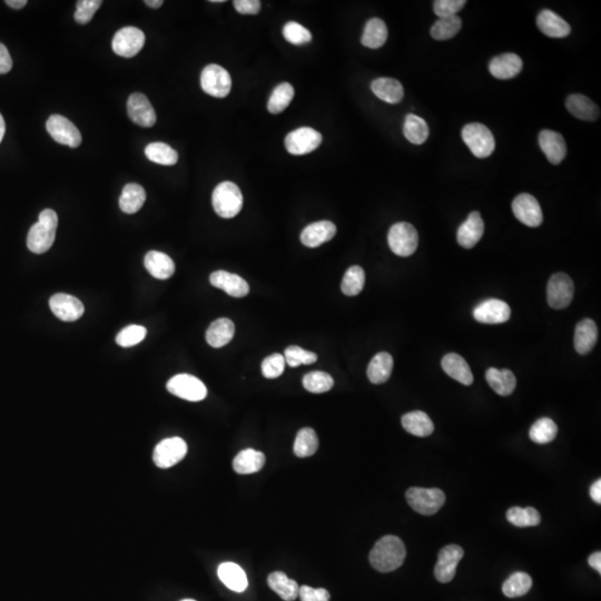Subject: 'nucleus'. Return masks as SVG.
Returning <instances> with one entry per match:
<instances>
[{
  "label": "nucleus",
  "instance_id": "obj_1",
  "mask_svg": "<svg viewBox=\"0 0 601 601\" xmlns=\"http://www.w3.org/2000/svg\"><path fill=\"white\" fill-rule=\"evenodd\" d=\"M407 549L397 536H384L375 543L370 552V564L380 572H391L405 562Z\"/></svg>",
  "mask_w": 601,
  "mask_h": 601
},
{
  "label": "nucleus",
  "instance_id": "obj_2",
  "mask_svg": "<svg viewBox=\"0 0 601 601\" xmlns=\"http://www.w3.org/2000/svg\"><path fill=\"white\" fill-rule=\"evenodd\" d=\"M58 216L55 210L47 208L39 214L37 223L30 227L27 236V246L30 252L43 254L53 246L56 239Z\"/></svg>",
  "mask_w": 601,
  "mask_h": 601
},
{
  "label": "nucleus",
  "instance_id": "obj_3",
  "mask_svg": "<svg viewBox=\"0 0 601 601\" xmlns=\"http://www.w3.org/2000/svg\"><path fill=\"white\" fill-rule=\"evenodd\" d=\"M212 204L218 216L233 218L243 208V195L240 187L233 182L218 184L212 195Z\"/></svg>",
  "mask_w": 601,
  "mask_h": 601
},
{
  "label": "nucleus",
  "instance_id": "obj_4",
  "mask_svg": "<svg viewBox=\"0 0 601 601\" xmlns=\"http://www.w3.org/2000/svg\"><path fill=\"white\" fill-rule=\"evenodd\" d=\"M462 139L471 153L478 158H486L493 154L495 148L493 134L487 126L480 122H471L462 129Z\"/></svg>",
  "mask_w": 601,
  "mask_h": 601
},
{
  "label": "nucleus",
  "instance_id": "obj_5",
  "mask_svg": "<svg viewBox=\"0 0 601 601\" xmlns=\"http://www.w3.org/2000/svg\"><path fill=\"white\" fill-rule=\"evenodd\" d=\"M405 497L410 507L423 516L436 514L445 502V493L438 488H410Z\"/></svg>",
  "mask_w": 601,
  "mask_h": 601
},
{
  "label": "nucleus",
  "instance_id": "obj_6",
  "mask_svg": "<svg viewBox=\"0 0 601 601\" xmlns=\"http://www.w3.org/2000/svg\"><path fill=\"white\" fill-rule=\"evenodd\" d=\"M388 242L396 255L407 258L418 248V232L412 224L405 222L394 224L388 231Z\"/></svg>",
  "mask_w": 601,
  "mask_h": 601
},
{
  "label": "nucleus",
  "instance_id": "obj_7",
  "mask_svg": "<svg viewBox=\"0 0 601 601\" xmlns=\"http://www.w3.org/2000/svg\"><path fill=\"white\" fill-rule=\"evenodd\" d=\"M201 87L205 93L216 99H224L232 89L229 72L220 65H208L201 74Z\"/></svg>",
  "mask_w": 601,
  "mask_h": 601
},
{
  "label": "nucleus",
  "instance_id": "obj_8",
  "mask_svg": "<svg viewBox=\"0 0 601 601\" xmlns=\"http://www.w3.org/2000/svg\"><path fill=\"white\" fill-rule=\"evenodd\" d=\"M168 392L176 397L191 402L202 401L208 396V388L194 375L177 374L166 384Z\"/></svg>",
  "mask_w": 601,
  "mask_h": 601
},
{
  "label": "nucleus",
  "instance_id": "obj_9",
  "mask_svg": "<svg viewBox=\"0 0 601 601\" xmlns=\"http://www.w3.org/2000/svg\"><path fill=\"white\" fill-rule=\"evenodd\" d=\"M575 294V285L566 273H556L549 279L547 285V300L550 308L556 310L566 309L569 306Z\"/></svg>",
  "mask_w": 601,
  "mask_h": 601
},
{
  "label": "nucleus",
  "instance_id": "obj_10",
  "mask_svg": "<svg viewBox=\"0 0 601 601\" xmlns=\"http://www.w3.org/2000/svg\"><path fill=\"white\" fill-rule=\"evenodd\" d=\"M186 453V442L179 436H174L163 440L155 447L153 461L158 468H172L181 462Z\"/></svg>",
  "mask_w": 601,
  "mask_h": 601
},
{
  "label": "nucleus",
  "instance_id": "obj_11",
  "mask_svg": "<svg viewBox=\"0 0 601 601\" xmlns=\"http://www.w3.org/2000/svg\"><path fill=\"white\" fill-rule=\"evenodd\" d=\"M145 34L136 27H125L118 30L113 38V51L125 58L136 56L144 47Z\"/></svg>",
  "mask_w": 601,
  "mask_h": 601
},
{
  "label": "nucleus",
  "instance_id": "obj_12",
  "mask_svg": "<svg viewBox=\"0 0 601 601\" xmlns=\"http://www.w3.org/2000/svg\"><path fill=\"white\" fill-rule=\"evenodd\" d=\"M321 133L311 127H300L285 137V148L290 154L300 156L313 152L322 143Z\"/></svg>",
  "mask_w": 601,
  "mask_h": 601
},
{
  "label": "nucleus",
  "instance_id": "obj_13",
  "mask_svg": "<svg viewBox=\"0 0 601 601\" xmlns=\"http://www.w3.org/2000/svg\"><path fill=\"white\" fill-rule=\"evenodd\" d=\"M46 128L53 141L61 145L76 148L82 144V134L78 128L61 115H51L46 122Z\"/></svg>",
  "mask_w": 601,
  "mask_h": 601
},
{
  "label": "nucleus",
  "instance_id": "obj_14",
  "mask_svg": "<svg viewBox=\"0 0 601 601\" xmlns=\"http://www.w3.org/2000/svg\"><path fill=\"white\" fill-rule=\"evenodd\" d=\"M512 210L517 220L529 227H540L543 221V210L536 197L527 193L518 195L512 202Z\"/></svg>",
  "mask_w": 601,
  "mask_h": 601
},
{
  "label": "nucleus",
  "instance_id": "obj_15",
  "mask_svg": "<svg viewBox=\"0 0 601 601\" xmlns=\"http://www.w3.org/2000/svg\"><path fill=\"white\" fill-rule=\"evenodd\" d=\"M464 551L460 545H449L440 551L434 568V576L436 580L442 583H450L455 578L457 564L463 558Z\"/></svg>",
  "mask_w": 601,
  "mask_h": 601
},
{
  "label": "nucleus",
  "instance_id": "obj_16",
  "mask_svg": "<svg viewBox=\"0 0 601 601\" xmlns=\"http://www.w3.org/2000/svg\"><path fill=\"white\" fill-rule=\"evenodd\" d=\"M510 315V306L497 298L483 300L474 310V319L484 324H501L509 321Z\"/></svg>",
  "mask_w": 601,
  "mask_h": 601
},
{
  "label": "nucleus",
  "instance_id": "obj_17",
  "mask_svg": "<svg viewBox=\"0 0 601 601\" xmlns=\"http://www.w3.org/2000/svg\"><path fill=\"white\" fill-rule=\"evenodd\" d=\"M128 118L141 127H153L156 122L157 116L154 107L144 94H132L127 101Z\"/></svg>",
  "mask_w": 601,
  "mask_h": 601
},
{
  "label": "nucleus",
  "instance_id": "obj_18",
  "mask_svg": "<svg viewBox=\"0 0 601 601\" xmlns=\"http://www.w3.org/2000/svg\"><path fill=\"white\" fill-rule=\"evenodd\" d=\"M49 306L51 312L65 322H74L80 319L85 312L83 303L77 298L65 293H57L51 296Z\"/></svg>",
  "mask_w": 601,
  "mask_h": 601
},
{
  "label": "nucleus",
  "instance_id": "obj_19",
  "mask_svg": "<svg viewBox=\"0 0 601 601\" xmlns=\"http://www.w3.org/2000/svg\"><path fill=\"white\" fill-rule=\"evenodd\" d=\"M210 284L225 291L232 298H244L250 293V286L240 275L227 271H216L210 277Z\"/></svg>",
  "mask_w": 601,
  "mask_h": 601
},
{
  "label": "nucleus",
  "instance_id": "obj_20",
  "mask_svg": "<svg viewBox=\"0 0 601 601\" xmlns=\"http://www.w3.org/2000/svg\"><path fill=\"white\" fill-rule=\"evenodd\" d=\"M336 227L330 221L310 224L300 233V242L306 248H319L336 236Z\"/></svg>",
  "mask_w": 601,
  "mask_h": 601
},
{
  "label": "nucleus",
  "instance_id": "obj_21",
  "mask_svg": "<svg viewBox=\"0 0 601 601\" xmlns=\"http://www.w3.org/2000/svg\"><path fill=\"white\" fill-rule=\"evenodd\" d=\"M483 233L484 223L481 215L479 212H472L457 229V243L464 248H474L481 240Z\"/></svg>",
  "mask_w": 601,
  "mask_h": 601
},
{
  "label": "nucleus",
  "instance_id": "obj_22",
  "mask_svg": "<svg viewBox=\"0 0 601 601\" xmlns=\"http://www.w3.org/2000/svg\"><path fill=\"white\" fill-rule=\"evenodd\" d=\"M539 145L549 162L553 165H558L564 160L567 155V145L562 134L550 129H543L539 134Z\"/></svg>",
  "mask_w": 601,
  "mask_h": 601
},
{
  "label": "nucleus",
  "instance_id": "obj_23",
  "mask_svg": "<svg viewBox=\"0 0 601 601\" xmlns=\"http://www.w3.org/2000/svg\"><path fill=\"white\" fill-rule=\"evenodd\" d=\"M522 66L524 63L516 53H502L490 61L489 72L498 80H511L520 74Z\"/></svg>",
  "mask_w": 601,
  "mask_h": 601
},
{
  "label": "nucleus",
  "instance_id": "obj_24",
  "mask_svg": "<svg viewBox=\"0 0 601 601\" xmlns=\"http://www.w3.org/2000/svg\"><path fill=\"white\" fill-rule=\"evenodd\" d=\"M537 26L543 34L551 38H564L570 35L571 27L553 11H541L537 17Z\"/></svg>",
  "mask_w": 601,
  "mask_h": 601
},
{
  "label": "nucleus",
  "instance_id": "obj_25",
  "mask_svg": "<svg viewBox=\"0 0 601 601\" xmlns=\"http://www.w3.org/2000/svg\"><path fill=\"white\" fill-rule=\"evenodd\" d=\"M442 369L449 377L460 382L463 386L474 384V374L466 360L457 353H449L443 357L441 362Z\"/></svg>",
  "mask_w": 601,
  "mask_h": 601
},
{
  "label": "nucleus",
  "instance_id": "obj_26",
  "mask_svg": "<svg viewBox=\"0 0 601 601\" xmlns=\"http://www.w3.org/2000/svg\"><path fill=\"white\" fill-rule=\"evenodd\" d=\"M566 107L570 114L581 120L595 122L600 116V109L590 99L581 94H572L566 101Z\"/></svg>",
  "mask_w": 601,
  "mask_h": 601
},
{
  "label": "nucleus",
  "instance_id": "obj_27",
  "mask_svg": "<svg viewBox=\"0 0 601 601\" xmlns=\"http://www.w3.org/2000/svg\"><path fill=\"white\" fill-rule=\"evenodd\" d=\"M371 89L375 96L388 104H398L405 96V89L399 80L394 78L381 77L373 80Z\"/></svg>",
  "mask_w": 601,
  "mask_h": 601
},
{
  "label": "nucleus",
  "instance_id": "obj_28",
  "mask_svg": "<svg viewBox=\"0 0 601 601\" xmlns=\"http://www.w3.org/2000/svg\"><path fill=\"white\" fill-rule=\"evenodd\" d=\"M144 264L155 279H167L175 273V264L165 253L151 251L145 256Z\"/></svg>",
  "mask_w": 601,
  "mask_h": 601
},
{
  "label": "nucleus",
  "instance_id": "obj_29",
  "mask_svg": "<svg viewBox=\"0 0 601 601\" xmlns=\"http://www.w3.org/2000/svg\"><path fill=\"white\" fill-rule=\"evenodd\" d=\"M598 340V329L593 320L585 319L578 323L575 331V349L581 355L590 353Z\"/></svg>",
  "mask_w": 601,
  "mask_h": 601
},
{
  "label": "nucleus",
  "instance_id": "obj_30",
  "mask_svg": "<svg viewBox=\"0 0 601 601\" xmlns=\"http://www.w3.org/2000/svg\"><path fill=\"white\" fill-rule=\"evenodd\" d=\"M218 577L227 588L236 593H243L248 588V580L244 570L234 562H224L220 564Z\"/></svg>",
  "mask_w": 601,
  "mask_h": 601
},
{
  "label": "nucleus",
  "instance_id": "obj_31",
  "mask_svg": "<svg viewBox=\"0 0 601 601\" xmlns=\"http://www.w3.org/2000/svg\"><path fill=\"white\" fill-rule=\"evenodd\" d=\"M235 334L233 321L227 317L216 320L206 331V341L213 348H222L231 342Z\"/></svg>",
  "mask_w": 601,
  "mask_h": 601
},
{
  "label": "nucleus",
  "instance_id": "obj_32",
  "mask_svg": "<svg viewBox=\"0 0 601 601\" xmlns=\"http://www.w3.org/2000/svg\"><path fill=\"white\" fill-rule=\"evenodd\" d=\"M486 380L490 388L501 397H508L517 386V379L514 372L510 370H498L495 367H490L486 373Z\"/></svg>",
  "mask_w": 601,
  "mask_h": 601
},
{
  "label": "nucleus",
  "instance_id": "obj_33",
  "mask_svg": "<svg viewBox=\"0 0 601 601\" xmlns=\"http://www.w3.org/2000/svg\"><path fill=\"white\" fill-rule=\"evenodd\" d=\"M393 370V358L388 352L377 354L367 367V378L373 384H386Z\"/></svg>",
  "mask_w": 601,
  "mask_h": 601
},
{
  "label": "nucleus",
  "instance_id": "obj_34",
  "mask_svg": "<svg viewBox=\"0 0 601 601\" xmlns=\"http://www.w3.org/2000/svg\"><path fill=\"white\" fill-rule=\"evenodd\" d=\"M402 426L405 431L415 436H431L434 431V424L426 413L422 411H413L402 417Z\"/></svg>",
  "mask_w": 601,
  "mask_h": 601
},
{
  "label": "nucleus",
  "instance_id": "obj_35",
  "mask_svg": "<svg viewBox=\"0 0 601 601\" xmlns=\"http://www.w3.org/2000/svg\"><path fill=\"white\" fill-rule=\"evenodd\" d=\"M265 464V455L254 449L241 451L233 461V469L239 474H255Z\"/></svg>",
  "mask_w": 601,
  "mask_h": 601
},
{
  "label": "nucleus",
  "instance_id": "obj_36",
  "mask_svg": "<svg viewBox=\"0 0 601 601\" xmlns=\"http://www.w3.org/2000/svg\"><path fill=\"white\" fill-rule=\"evenodd\" d=\"M146 201V192L139 184L129 183L122 189L120 197V210L126 214H135L143 208Z\"/></svg>",
  "mask_w": 601,
  "mask_h": 601
},
{
  "label": "nucleus",
  "instance_id": "obj_37",
  "mask_svg": "<svg viewBox=\"0 0 601 601\" xmlns=\"http://www.w3.org/2000/svg\"><path fill=\"white\" fill-rule=\"evenodd\" d=\"M270 588L277 593L283 600L294 601L298 597L300 586L296 580L290 579L283 571L272 572L267 578Z\"/></svg>",
  "mask_w": 601,
  "mask_h": 601
},
{
  "label": "nucleus",
  "instance_id": "obj_38",
  "mask_svg": "<svg viewBox=\"0 0 601 601\" xmlns=\"http://www.w3.org/2000/svg\"><path fill=\"white\" fill-rule=\"evenodd\" d=\"M388 39V27L380 18H372L365 25L362 35V45L367 49H378L386 44Z\"/></svg>",
  "mask_w": 601,
  "mask_h": 601
},
{
  "label": "nucleus",
  "instance_id": "obj_39",
  "mask_svg": "<svg viewBox=\"0 0 601 601\" xmlns=\"http://www.w3.org/2000/svg\"><path fill=\"white\" fill-rule=\"evenodd\" d=\"M403 134L410 143L421 145L428 139L430 132H429V126L426 120L419 118L417 115L409 114L405 118Z\"/></svg>",
  "mask_w": 601,
  "mask_h": 601
},
{
  "label": "nucleus",
  "instance_id": "obj_40",
  "mask_svg": "<svg viewBox=\"0 0 601 601\" xmlns=\"http://www.w3.org/2000/svg\"><path fill=\"white\" fill-rule=\"evenodd\" d=\"M145 155L151 162L156 163L160 165H175L179 160V154L175 149L160 141H155L147 145L145 148Z\"/></svg>",
  "mask_w": 601,
  "mask_h": 601
},
{
  "label": "nucleus",
  "instance_id": "obj_41",
  "mask_svg": "<svg viewBox=\"0 0 601 601\" xmlns=\"http://www.w3.org/2000/svg\"><path fill=\"white\" fill-rule=\"evenodd\" d=\"M294 99V88L291 84L282 83L275 87L267 103V109L271 114H279L288 108Z\"/></svg>",
  "mask_w": 601,
  "mask_h": 601
},
{
  "label": "nucleus",
  "instance_id": "obj_42",
  "mask_svg": "<svg viewBox=\"0 0 601 601\" xmlns=\"http://www.w3.org/2000/svg\"><path fill=\"white\" fill-rule=\"evenodd\" d=\"M507 519L510 524L516 527H536L541 522V516L539 511L535 508H520V507H512L507 512Z\"/></svg>",
  "mask_w": 601,
  "mask_h": 601
},
{
  "label": "nucleus",
  "instance_id": "obj_43",
  "mask_svg": "<svg viewBox=\"0 0 601 601\" xmlns=\"http://www.w3.org/2000/svg\"><path fill=\"white\" fill-rule=\"evenodd\" d=\"M558 426L551 419L541 418L533 423L530 429L529 436L537 445H547L556 439Z\"/></svg>",
  "mask_w": 601,
  "mask_h": 601
},
{
  "label": "nucleus",
  "instance_id": "obj_44",
  "mask_svg": "<svg viewBox=\"0 0 601 601\" xmlns=\"http://www.w3.org/2000/svg\"><path fill=\"white\" fill-rule=\"evenodd\" d=\"M532 587V579L526 572H516L505 580L502 586L505 596L517 598L529 593Z\"/></svg>",
  "mask_w": 601,
  "mask_h": 601
},
{
  "label": "nucleus",
  "instance_id": "obj_45",
  "mask_svg": "<svg viewBox=\"0 0 601 601\" xmlns=\"http://www.w3.org/2000/svg\"><path fill=\"white\" fill-rule=\"evenodd\" d=\"M317 448H319V439L313 429H300L294 442V453L298 457H311L317 453Z\"/></svg>",
  "mask_w": 601,
  "mask_h": 601
},
{
  "label": "nucleus",
  "instance_id": "obj_46",
  "mask_svg": "<svg viewBox=\"0 0 601 601\" xmlns=\"http://www.w3.org/2000/svg\"><path fill=\"white\" fill-rule=\"evenodd\" d=\"M365 284V270L361 266H351L344 274L341 290L348 296H355L362 292Z\"/></svg>",
  "mask_w": 601,
  "mask_h": 601
},
{
  "label": "nucleus",
  "instance_id": "obj_47",
  "mask_svg": "<svg viewBox=\"0 0 601 601\" xmlns=\"http://www.w3.org/2000/svg\"><path fill=\"white\" fill-rule=\"evenodd\" d=\"M462 28V20L459 16L439 18L431 27V36L436 40H448L455 37Z\"/></svg>",
  "mask_w": 601,
  "mask_h": 601
},
{
  "label": "nucleus",
  "instance_id": "obj_48",
  "mask_svg": "<svg viewBox=\"0 0 601 601\" xmlns=\"http://www.w3.org/2000/svg\"><path fill=\"white\" fill-rule=\"evenodd\" d=\"M334 386L332 377L322 371H313L308 373L303 378V386L306 391L311 393H324L330 391Z\"/></svg>",
  "mask_w": 601,
  "mask_h": 601
},
{
  "label": "nucleus",
  "instance_id": "obj_49",
  "mask_svg": "<svg viewBox=\"0 0 601 601\" xmlns=\"http://www.w3.org/2000/svg\"><path fill=\"white\" fill-rule=\"evenodd\" d=\"M283 36L292 45L300 46L309 44L312 34L308 28L296 22H289L283 27Z\"/></svg>",
  "mask_w": 601,
  "mask_h": 601
},
{
  "label": "nucleus",
  "instance_id": "obj_50",
  "mask_svg": "<svg viewBox=\"0 0 601 601\" xmlns=\"http://www.w3.org/2000/svg\"><path fill=\"white\" fill-rule=\"evenodd\" d=\"M284 358L285 362L291 367H300V365H313L314 362L317 361V354L306 351L298 346H289L288 349L285 350Z\"/></svg>",
  "mask_w": 601,
  "mask_h": 601
},
{
  "label": "nucleus",
  "instance_id": "obj_51",
  "mask_svg": "<svg viewBox=\"0 0 601 601\" xmlns=\"http://www.w3.org/2000/svg\"><path fill=\"white\" fill-rule=\"evenodd\" d=\"M147 330L141 325H129L120 331L116 336V343L122 348H129L141 343L146 336Z\"/></svg>",
  "mask_w": 601,
  "mask_h": 601
},
{
  "label": "nucleus",
  "instance_id": "obj_52",
  "mask_svg": "<svg viewBox=\"0 0 601 601\" xmlns=\"http://www.w3.org/2000/svg\"><path fill=\"white\" fill-rule=\"evenodd\" d=\"M285 358L282 354L273 353L264 359L262 373L266 379H277L282 375L285 369Z\"/></svg>",
  "mask_w": 601,
  "mask_h": 601
},
{
  "label": "nucleus",
  "instance_id": "obj_53",
  "mask_svg": "<svg viewBox=\"0 0 601 601\" xmlns=\"http://www.w3.org/2000/svg\"><path fill=\"white\" fill-rule=\"evenodd\" d=\"M101 4V0H80L77 1V9L75 11V20L80 25L88 24Z\"/></svg>",
  "mask_w": 601,
  "mask_h": 601
},
{
  "label": "nucleus",
  "instance_id": "obj_54",
  "mask_svg": "<svg viewBox=\"0 0 601 601\" xmlns=\"http://www.w3.org/2000/svg\"><path fill=\"white\" fill-rule=\"evenodd\" d=\"M466 0H436L434 11L439 18L457 16V13L466 5Z\"/></svg>",
  "mask_w": 601,
  "mask_h": 601
},
{
  "label": "nucleus",
  "instance_id": "obj_55",
  "mask_svg": "<svg viewBox=\"0 0 601 601\" xmlns=\"http://www.w3.org/2000/svg\"><path fill=\"white\" fill-rule=\"evenodd\" d=\"M298 597L300 601H330V593L327 589H314L309 586H300Z\"/></svg>",
  "mask_w": 601,
  "mask_h": 601
},
{
  "label": "nucleus",
  "instance_id": "obj_56",
  "mask_svg": "<svg viewBox=\"0 0 601 601\" xmlns=\"http://www.w3.org/2000/svg\"><path fill=\"white\" fill-rule=\"evenodd\" d=\"M235 9L242 15H256L261 11V1L260 0H235Z\"/></svg>",
  "mask_w": 601,
  "mask_h": 601
},
{
  "label": "nucleus",
  "instance_id": "obj_57",
  "mask_svg": "<svg viewBox=\"0 0 601 601\" xmlns=\"http://www.w3.org/2000/svg\"><path fill=\"white\" fill-rule=\"evenodd\" d=\"M13 68V59L8 49L0 43V74H7Z\"/></svg>",
  "mask_w": 601,
  "mask_h": 601
},
{
  "label": "nucleus",
  "instance_id": "obj_58",
  "mask_svg": "<svg viewBox=\"0 0 601 601\" xmlns=\"http://www.w3.org/2000/svg\"><path fill=\"white\" fill-rule=\"evenodd\" d=\"M590 497L593 498V500L595 502L601 503V481L600 480H597L595 483L591 486L590 488Z\"/></svg>",
  "mask_w": 601,
  "mask_h": 601
},
{
  "label": "nucleus",
  "instance_id": "obj_59",
  "mask_svg": "<svg viewBox=\"0 0 601 601\" xmlns=\"http://www.w3.org/2000/svg\"><path fill=\"white\" fill-rule=\"evenodd\" d=\"M588 562L589 564H590V567H593V569L598 571L599 574H601V553L599 552V551L598 552L593 553V555L589 557Z\"/></svg>",
  "mask_w": 601,
  "mask_h": 601
},
{
  "label": "nucleus",
  "instance_id": "obj_60",
  "mask_svg": "<svg viewBox=\"0 0 601 601\" xmlns=\"http://www.w3.org/2000/svg\"><path fill=\"white\" fill-rule=\"evenodd\" d=\"M6 5L13 9H22L27 5V0H6Z\"/></svg>",
  "mask_w": 601,
  "mask_h": 601
},
{
  "label": "nucleus",
  "instance_id": "obj_61",
  "mask_svg": "<svg viewBox=\"0 0 601 601\" xmlns=\"http://www.w3.org/2000/svg\"><path fill=\"white\" fill-rule=\"evenodd\" d=\"M163 4H164L163 0H146V1H145V5H147L148 7H151V8L154 9L160 8Z\"/></svg>",
  "mask_w": 601,
  "mask_h": 601
},
{
  "label": "nucleus",
  "instance_id": "obj_62",
  "mask_svg": "<svg viewBox=\"0 0 601 601\" xmlns=\"http://www.w3.org/2000/svg\"><path fill=\"white\" fill-rule=\"evenodd\" d=\"M6 133V122L4 120L3 115L0 114V143L3 141L4 136Z\"/></svg>",
  "mask_w": 601,
  "mask_h": 601
},
{
  "label": "nucleus",
  "instance_id": "obj_63",
  "mask_svg": "<svg viewBox=\"0 0 601 601\" xmlns=\"http://www.w3.org/2000/svg\"><path fill=\"white\" fill-rule=\"evenodd\" d=\"M182 601H196V600H193V599H185V600H182Z\"/></svg>",
  "mask_w": 601,
  "mask_h": 601
}]
</instances>
